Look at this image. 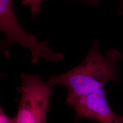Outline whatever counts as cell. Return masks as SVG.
Returning <instances> with one entry per match:
<instances>
[{"label":"cell","mask_w":123,"mask_h":123,"mask_svg":"<svg viewBox=\"0 0 123 123\" xmlns=\"http://www.w3.org/2000/svg\"><path fill=\"white\" fill-rule=\"evenodd\" d=\"M119 12L121 14H123V0H121V6L119 9Z\"/></svg>","instance_id":"obj_7"},{"label":"cell","mask_w":123,"mask_h":123,"mask_svg":"<svg viewBox=\"0 0 123 123\" xmlns=\"http://www.w3.org/2000/svg\"><path fill=\"white\" fill-rule=\"evenodd\" d=\"M43 0H22V4L28 6L32 15V17L35 18L41 11L42 4Z\"/></svg>","instance_id":"obj_5"},{"label":"cell","mask_w":123,"mask_h":123,"mask_svg":"<svg viewBox=\"0 0 123 123\" xmlns=\"http://www.w3.org/2000/svg\"><path fill=\"white\" fill-rule=\"evenodd\" d=\"M21 98L14 123H47L51 87L38 75L21 74Z\"/></svg>","instance_id":"obj_3"},{"label":"cell","mask_w":123,"mask_h":123,"mask_svg":"<svg viewBox=\"0 0 123 123\" xmlns=\"http://www.w3.org/2000/svg\"><path fill=\"white\" fill-rule=\"evenodd\" d=\"M122 119H123V116H122Z\"/></svg>","instance_id":"obj_8"},{"label":"cell","mask_w":123,"mask_h":123,"mask_svg":"<svg viewBox=\"0 0 123 123\" xmlns=\"http://www.w3.org/2000/svg\"><path fill=\"white\" fill-rule=\"evenodd\" d=\"M121 58L120 53L115 49H110L104 55L99 42L95 40L79 65L64 74L50 76L46 83L51 88L57 85L66 87L67 98L88 95L105 88L109 81L119 82L117 63Z\"/></svg>","instance_id":"obj_1"},{"label":"cell","mask_w":123,"mask_h":123,"mask_svg":"<svg viewBox=\"0 0 123 123\" xmlns=\"http://www.w3.org/2000/svg\"><path fill=\"white\" fill-rule=\"evenodd\" d=\"M84 0L87 1L88 2H90L94 5H96L99 3V0Z\"/></svg>","instance_id":"obj_6"},{"label":"cell","mask_w":123,"mask_h":123,"mask_svg":"<svg viewBox=\"0 0 123 123\" xmlns=\"http://www.w3.org/2000/svg\"><path fill=\"white\" fill-rule=\"evenodd\" d=\"M67 105L75 112V119L88 118L99 123H123L122 116L115 114L109 105L105 88L88 95L67 98Z\"/></svg>","instance_id":"obj_4"},{"label":"cell","mask_w":123,"mask_h":123,"mask_svg":"<svg viewBox=\"0 0 123 123\" xmlns=\"http://www.w3.org/2000/svg\"><path fill=\"white\" fill-rule=\"evenodd\" d=\"M0 31L5 36L4 39L0 40V51L6 58L10 57L9 48L12 44L29 49L33 63H37L41 58L49 62H58L65 58L63 53L51 49L49 41L40 42L35 35L24 29L16 17L13 0H0Z\"/></svg>","instance_id":"obj_2"}]
</instances>
